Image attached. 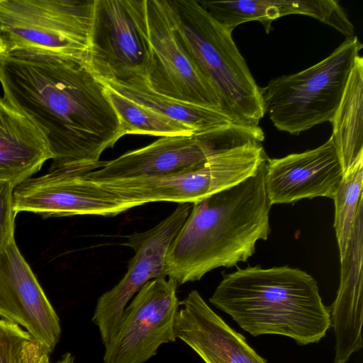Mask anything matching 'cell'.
<instances>
[{
  "label": "cell",
  "instance_id": "cell-1",
  "mask_svg": "<svg viewBox=\"0 0 363 363\" xmlns=\"http://www.w3.org/2000/svg\"><path fill=\"white\" fill-rule=\"evenodd\" d=\"M4 97L45 135L49 170L86 174L101 168V154L123 137L104 84L83 59L35 51L0 55Z\"/></svg>",
  "mask_w": 363,
  "mask_h": 363
},
{
  "label": "cell",
  "instance_id": "cell-2",
  "mask_svg": "<svg viewBox=\"0 0 363 363\" xmlns=\"http://www.w3.org/2000/svg\"><path fill=\"white\" fill-rule=\"evenodd\" d=\"M265 160L240 184L192 203L166 257V276L177 285L245 262L270 233L272 204L264 185Z\"/></svg>",
  "mask_w": 363,
  "mask_h": 363
},
{
  "label": "cell",
  "instance_id": "cell-3",
  "mask_svg": "<svg viewBox=\"0 0 363 363\" xmlns=\"http://www.w3.org/2000/svg\"><path fill=\"white\" fill-rule=\"evenodd\" d=\"M208 301L252 336H286L306 345L331 328L316 280L289 266L238 268L223 275Z\"/></svg>",
  "mask_w": 363,
  "mask_h": 363
},
{
  "label": "cell",
  "instance_id": "cell-4",
  "mask_svg": "<svg viewBox=\"0 0 363 363\" xmlns=\"http://www.w3.org/2000/svg\"><path fill=\"white\" fill-rule=\"evenodd\" d=\"M177 39L217 94L232 123L257 127L264 115L260 88L225 29L199 1L169 0Z\"/></svg>",
  "mask_w": 363,
  "mask_h": 363
},
{
  "label": "cell",
  "instance_id": "cell-5",
  "mask_svg": "<svg viewBox=\"0 0 363 363\" xmlns=\"http://www.w3.org/2000/svg\"><path fill=\"white\" fill-rule=\"evenodd\" d=\"M362 44L347 38L326 58L260 88L264 113L279 130L298 135L330 121L339 106Z\"/></svg>",
  "mask_w": 363,
  "mask_h": 363
},
{
  "label": "cell",
  "instance_id": "cell-6",
  "mask_svg": "<svg viewBox=\"0 0 363 363\" xmlns=\"http://www.w3.org/2000/svg\"><path fill=\"white\" fill-rule=\"evenodd\" d=\"M83 61L100 81L148 84L152 49L147 0H94Z\"/></svg>",
  "mask_w": 363,
  "mask_h": 363
},
{
  "label": "cell",
  "instance_id": "cell-7",
  "mask_svg": "<svg viewBox=\"0 0 363 363\" xmlns=\"http://www.w3.org/2000/svg\"><path fill=\"white\" fill-rule=\"evenodd\" d=\"M94 0H0V35L8 51L86 55Z\"/></svg>",
  "mask_w": 363,
  "mask_h": 363
},
{
  "label": "cell",
  "instance_id": "cell-8",
  "mask_svg": "<svg viewBox=\"0 0 363 363\" xmlns=\"http://www.w3.org/2000/svg\"><path fill=\"white\" fill-rule=\"evenodd\" d=\"M266 158L262 143L257 142L219 153L200 167L175 174L97 182L131 208L159 201L194 203L243 182Z\"/></svg>",
  "mask_w": 363,
  "mask_h": 363
},
{
  "label": "cell",
  "instance_id": "cell-9",
  "mask_svg": "<svg viewBox=\"0 0 363 363\" xmlns=\"http://www.w3.org/2000/svg\"><path fill=\"white\" fill-rule=\"evenodd\" d=\"M264 139L258 127L231 124L205 135L160 138L143 147L105 161L104 166L86 174L95 182L159 177L201 166L221 152Z\"/></svg>",
  "mask_w": 363,
  "mask_h": 363
},
{
  "label": "cell",
  "instance_id": "cell-10",
  "mask_svg": "<svg viewBox=\"0 0 363 363\" xmlns=\"http://www.w3.org/2000/svg\"><path fill=\"white\" fill-rule=\"evenodd\" d=\"M172 279L145 283L125 308L104 346V363H145L163 344L175 342L174 321L180 301Z\"/></svg>",
  "mask_w": 363,
  "mask_h": 363
},
{
  "label": "cell",
  "instance_id": "cell-11",
  "mask_svg": "<svg viewBox=\"0 0 363 363\" xmlns=\"http://www.w3.org/2000/svg\"><path fill=\"white\" fill-rule=\"evenodd\" d=\"M192 203H179L175 210L152 228L127 236L123 245L131 247L134 256L121 281L98 298L92 322L105 346L115 331L130 299L151 279L166 276L168 249L185 223Z\"/></svg>",
  "mask_w": 363,
  "mask_h": 363
},
{
  "label": "cell",
  "instance_id": "cell-12",
  "mask_svg": "<svg viewBox=\"0 0 363 363\" xmlns=\"http://www.w3.org/2000/svg\"><path fill=\"white\" fill-rule=\"evenodd\" d=\"M152 49L148 85L154 91L188 104L221 111L219 98L179 43L169 0H147Z\"/></svg>",
  "mask_w": 363,
  "mask_h": 363
},
{
  "label": "cell",
  "instance_id": "cell-13",
  "mask_svg": "<svg viewBox=\"0 0 363 363\" xmlns=\"http://www.w3.org/2000/svg\"><path fill=\"white\" fill-rule=\"evenodd\" d=\"M86 174L49 170L46 174L25 180L13 188L14 211L31 212L45 218L115 216L131 208L123 198Z\"/></svg>",
  "mask_w": 363,
  "mask_h": 363
},
{
  "label": "cell",
  "instance_id": "cell-14",
  "mask_svg": "<svg viewBox=\"0 0 363 363\" xmlns=\"http://www.w3.org/2000/svg\"><path fill=\"white\" fill-rule=\"evenodd\" d=\"M0 316L25 328L50 353L60 340L58 315L14 238L0 252Z\"/></svg>",
  "mask_w": 363,
  "mask_h": 363
},
{
  "label": "cell",
  "instance_id": "cell-15",
  "mask_svg": "<svg viewBox=\"0 0 363 363\" xmlns=\"http://www.w3.org/2000/svg\"><path fill=\"white\" fill-rule=\"evenodd\" d=\"M345 169L330 137L313 150L281 158H266L264 185L272 205L303 199H333Z\"/></svg>",
  "mask_w": 363,
  "mask_h": 363
},
{
  "label": "cell",
  "instance_id": "cell-16",
  "mask_svg": "<svg viewBox=\"0 0 363 363\" xmlns=\"http://www.w3.org/2000/svg\"><path fill=\"white\" fill-rule=\"evenodd\" d=\"M174 334L204 363H267L193 290L180 301Z\"/></svg>",
  "mask_w": 363,
  "mask_h": 363
},
{
  "label": "cell",
  "instance_id": "cell-17",
  "mask_svg": "<svg viewBox=\"0 0 363 363\" xmlns=\"http://www.w3.org/2000/svg\"><path fill=\"white\" fill-rule=\"evenodd\" d=\"M363 205L340 260V281L330 308L335 336L334 363H347L362 347Z\"/></svg>",
  "mask_w": 363,
  "mask_h": 363
},
{
  "label": "cell",
  "instance_id": "cell-18",
  "mask_svg": "<svg viewBox=\"0 0 363 363\" xmlns=\"http://www.w3.org/2000/svg\"><path fill=\"white\" fill-rule=\"evenodd\" d=\"M52 159L48 140L24 113L0 96V180L14 187Z\"/></svg>",
  "mask_w": 363,
  "mask_h": 363
},
{
  "label": "cell",
  "instance_id": "cell-19",
  "mask_svg": "<svg viewBox=\"0 0 363 363\" xmlns=\"http://www.w3.org/2000/svg\"><path fill=\"white\" fill-rule=\"evenodd\" d=\"M216 19L227 30L257 21L268 33L277 18L302 14L313 17L348 37L353 36L354 27L345 10L333 0H240L218 1L213 7Z\"/></svg>",
  "mask_w": 363,
  "mask_h": 363
},
{
  "label": "cell",
  "instance_id": "cell-20",
  "mask_svg": "<svg viewBox=\"0 0 363 363\" xmlns=\"http://www.w3.org/2000/svg\"><path fill=\"white\" fill-rule=\"evenodd\" d=\"M101 82L125 97L187 125L195 135L211 133L233 124L220 111L160 94L147 83L125 85Z\"/></svg>",
  "mask_w": 363,
  "mask_h": 363
},
{
  "label": "cell",
  "instance_id": "cell-21",
  "mask_svg": "<svg viewBox=\"0 0 363 363\" xmlns=\"http://www.w3.org/2000/svg\"><path fill=\"white\" fill-rule=\"evenodd\" d=\"M363 58L359 56L333 117V138L345 172L363 155Z\"/></svg>",
  "mask_w": 363,
  "mask_h": 363
},
{
  "label": "cell",
  "instance_id": "cell-22",
  "mask_svg": "<svg viewBox=\"0 0 363 363\" xmlns=\"http://www.w3.org/2000/svg\"><path fill=\"white\" fill-rule=\"evenodd\" d=\"M105 86V92L119 120L122 135H150L161 138L190 136L194 130Z\"/></svg>",
  "mask_w": 363,
  "mask_h": 363
},
{
  "label": "cell",
  "instance_id": "cell-23",
  "mask_svg": "<svg viewBox=\"0 0 363 363\" xmlns=\"http://www.w3.org/2000/svg\"><path fill=\"white\" fill-rule=\"evenodd\" d=\"M363 155L345 172L343 179L333 197L334 228L340 252L345 255L355 225L359 208L363 205Z\"/></svg>",
  "mask_w": 363,
  "mask_h": 363
},
{
  "label": "cell",
  "instance_id": "cell-24",
  "mask_svg": "<svg viewBox=\"0 0 363 363\" xmlns=\"http://www.w3.org/2000/svg\"><path fill=\"white\" fill-rule=\"evenodd\" d=\"M50 354L21 326L0 319V363H49Z\"/></svg>",
  "mask_w": 363,
  "mask_h": 363
},
{
  "label": "cell",
  "instance_id": "cell-25",
  "mask_svg": "<svg viewBox=\"0 0 363 363\" xmlns=\"http://www.w3.org/2000/svg\"><path fill=\"white\" fill-rule=\"evenodd\" d=\"M13 188L10 182L0 180V252L14 238L17 213L13 206Z\"/></svg>",
  "mask_w": 363,
  "mask_h": 363
},
{
  "label": "cell",
  "instance_id": "cell-26",
  "mask_svg": "<svg viewBox=\"0 0 363 363\" xmlns=\"http://www.w3.org/2000/svg\"><path fill=\"white\" fill-rule=\"evenodd\" d=\"M49 363H51L50 362ZM55 363H74V357L70 352L65 353L62 358Z\"/></svg>",
  "mask_w": 363,
  "mask_h": 363
},
{
  "label": "cell",
  "instance_id": "cell-27",
  "mask_svg": "<svg viewBox=\"0 0 363 363\" xmlns=\"http://www.w3.org/2000/svg\"><path fill=\"white\" fill-rule=\"evenodd\" d=\"M8 52V46L4 38L0 35V55Z\"/></svg>",
  "mask_w": 363,
  "mask_h": 363
}]
</instances>
